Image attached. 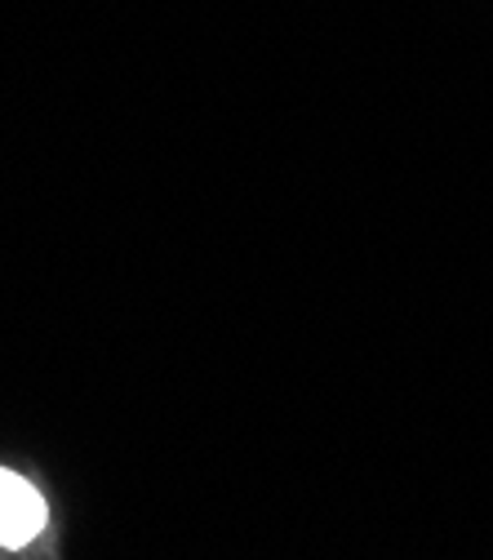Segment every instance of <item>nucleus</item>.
<instances>
[{
	"instance_id": "nucleus-1",
	"label": "nucleus",
	"mask_w": 493,
	"mask_h": 560,
	"mask_svg": "<svg viewBox=\"0 0 493 560\" xmlns=\"http://www.w3.org/2000/svg\"><path fill=\"white\" fill-rule=\"evenodd\" d=\"M40 529H45V499L36 494V485L10 467H0V542L23 547L40 538Z\"/></svg>"
}]
</instances>
